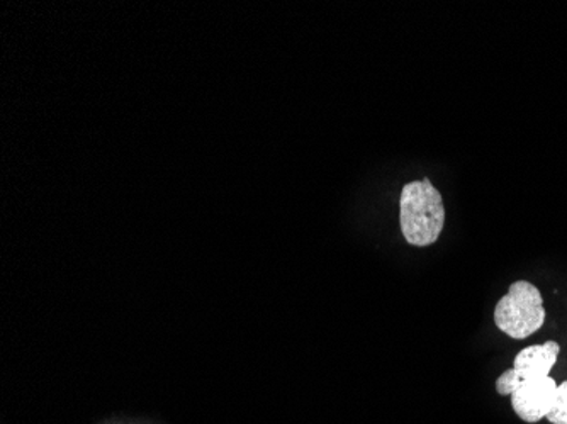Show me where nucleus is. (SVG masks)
<instances>
[{"instance_id": "nucleus-1", "label": "nucleus", "mask_w": 567, "mask_h": 424, "mask_svg": "<svg viewBox=\"0 0 567 424\" xmlns=\"http://www.w3.org/2000/svg\"><path fill=\"white\" fill-rule=\"evenodd\" d=\"M400 223L404 240L413 247H430L439 240L445 225V207L432 182L425 178L404 185Z\"/></svg>"}, {"instance_id": "nucleus-2", "label": "nucleus", "mask_w": 567, "mask_h": 424, "mask_svg": "<svg viewBox=\"0 0 567 424\" xmlns=\"http://www.w3.org/2000/svg\"><path fill=\"white\" fill-rule=\"evenodd\" d=\"M544 321L546 309L540 290L527 280L513 283L508 294L496 304V327L513 340L530 337L544 327Z\"/></svg>"}, {"instance_id": "nucleus-3", "label": "nucleus", "mask_w": 567, "mask_h": 424, "mask_svg": "<svg viewBox=\"0 0 567 424\" xmlns=\"http://www.w3.org/2000/svg\"><path fill=\"white\" fill-rule=\"evenodd\" d=\"M560 347L556 341H547L544 344H534L522 350L515 356L512 370L496 381V391L502 395H512L517 391L522 382L534 381V379L549 378L559 355Z\"/></svg>"}, {"instance_id": "nucleus-4", "label": "nucleus", "mask_w": 567, "mask_h": 424, "mask_svg": "<svg viewBox=\"0 0 567 424\" xmlns=\"http://www.w3.org/2000/svg\"><path fill=\"white\" fill-rule=\"evenodd\" d=\"M556 391L557 384L553 378L522 382L512 394L513 411L525 423H537L549 414Z\"/></svg>"}, {"instance_id": "nucleus-5", "label": "nucleus", "mask_w": 567, "mask_h": 424, "mask_svg": "<svg viewBox=\"0 0 567 424\" xmlns=\"http://www.w3.org/2000/svg\"><path fill=\"white\" fill-rule=\"evenodd\" d=\"M547 420L550 424H567V381L557 385L556 397Z\"/></svg>"}]
</instances>
